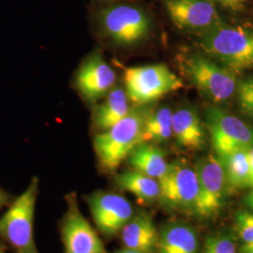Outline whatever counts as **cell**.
Instances as JSON below:
<instances>
[{
	"label": "cell",
	"instance_id": "cb8c5ba5",
	"mask_svg": "<svg viewBox=\"0 0 253 253\" xmlns=\"http://www.w3.org/2000/svg\"><path fill=\"white\" fill-rule=\"evenodd\" d=\"M235 230L244 244L253 243V213L239 211L235 216Z\"/></svg>",
	"mask_w": 253,
	"mask_h": 253
},
{
	"label": "cell",
	"instance_id": "5b68a950",
	"mask_svg": "<svg viewBox=\"0 0 253 253\" xmlns=\"http://www.w3.org/2000/svg\"><path fill=\"white\" fill-rule=\"evenodd\" d=\"M182 67L192 84L212 101L223 103L234 96L236 74L214 59L191 54L184 59Z\"/></svg>",
	"mask_w": 253,
	"mask_h": 253
},
{
	"label": "cell",
	"instance_id": "4dcf8cb0",
	"mask_svg": "<svg viewBox=\"0 0 253 253\" xmlns=\"http://www.w3.org/2000/svg\"><path fill=\"white\" fill-rule=\"evenodd\" d=\"M7 251H8V247L0 241V253H7Z\"/></svg>",
	"mask_w": 253,
	"mask_h": 253
},
{
	"label": "cell",
	"instance_id": "4316f807",
	"mask_svg": "<svg viewBox=\"0 0 253 253\" xmlns=\"http://www.w3.org/2000/svg\"><path fill=\"white\" fill-rule=\"evenodd\" d=\"M240 253H253V243H249V244H244L240 247L239 249Z\"/></svg>",
	"mask_w": 253,
	"mask_h": 253
},
{
	"label": "cell",
	"instance_id": "ffe728a7",
	"mask_svg": "<svg viewBox=\"0 0 253 253\" xmlns=\"http://www.w3.org/2000/svg\"><path fill=\"white\" fill-rule=\"evenodd\" d=\"M218 159L224 169L227 194L249 188L252 168L248 150H237Z\"/></svg>",
	"mask_w": 253,
	"mask_h": 253
},
{
	"label": "cell",
	"instance_id": "2e32d148",
	"mask_svg": "<svg viewBox=\"0 0 253 253\" xmlns=\"http://www.w3.org/2000/svg\"><path fill=\"white\" fill-rule=\"evenodd\" d=\"M172 135L178 145L190 150L203 149L206 133L199 116L193 109L184 107L172 113Z\"/></svg>",
	"mask_w": 253,
	"mask_h": 253
},
{
	"label": "cell",
	"instance_id": "4fadbf2b",
	"mask_svg": "<svg viewBox=\"0 0 253 253\" xmlns=\"http://www.w3.org/2000/svg\"><path fill=\"white\" fill-rule=\"evenodd\" d=\"M117 81L115 71L98 53L89 55L76 76V86L88 100H96L111 90Z\"/></svg>",
	"mask_w": 253,
	"mask_h": 253
},
{
	"label": "cell",
	"instance_id": "f1b7e54d",
	"mask_svg": "<svg viewBox=\"0 0 253 253\" xmlns=\"http://www.w3.org/2000/svg\"><path fill=\"white\" fill-rule=\"evenodd\" d=\"M248 156H249V160H250V164H251V168L252 170L253 169V146L252 148H250L248 150ZM252 173V172H251Z\"/></svg>",
	"mask_w": 253,
	"mask_h": 253
},
{
	"label": "cell",
	"instance_id": "d4e9b609",
	"mask_svg": "<svg viewBox=\"0 0 253 253\" xmlns=\"http://www.w3.org/2000/svg\"><path fill=\"white\" fill-rule=\"evenodd\" d=\"M217 2L224 8L233 11H241L245 9L247 0H210Z\"/></svg>",
	"mask_w": 253,
	"mask_h": 253
},
{
	"label": "cell",
	"instance_id": "484cf974",
	"mask_svg": "<svg viewBox=\"0 0 253 253\" xmlns=\"http://www.w3.org/2000/svg\"><path fill=\"white\" fill-rule=\"evenodd\" d=\"M13 199L14 198L9 194L8 191H6L0 187V210H2L3 208H8Z\"/></svg>",
	"mask_w": 253,
	"mask_h": 253
},
{
	"label": "cell",
	"instance_id": "5bb4252c",
	"mask_svg": "<svg viewBox=\"0 0 253 253\" xmlns=\"http://www.w3.org/2000/svg\"><path fill=\"white\" fill-rule=\"evenodd\" d=\"M124 247L141 253H157L159 232L146 213L133 215L120 232Z\"/></svg>",
	"mask_w": 253,
	"mask_h": 253
},
{
	"label": "cell",
	"instance_id": "d6986e66",
	"mask_svg": "<svg viewBox=\"0 0 253 253\" xmlns=\"http://www.w3.org/2000/svg\"><path fill=\"white\" fill-rule=\"evenodd\" d=\"M118 188L132 193L143 204H151L159 199L160 184L158 179L135 170L118 173L115 177Z\"/></svg>",
	"mask_w": 253,
	"mask_h": 253
},
{
	"label": "cell",
	"instance_id": "9c48e42d",
	"mask_svg": "<svg viewBox=\"0 0 253 253\" xmlns=\"http://www.w3.org/2000/svg\"><path fill=\"white\" fill-rule=\"evenodd\" d=\"M100 22L106 35L120 45L137 43L150 31V22L145 12L128 5L104 9L100 14Z\"/></svg>",
	"mask_w": 253,
	"mask_h": 253
},
{
	"label": "cell",
	"instance_id": "9a60e30c",
	"mask_svg": "<svg viewBox=\"0 0 253 253\" xmlns=\"http://www.w3.org/2000/svg\"><path fill=\"white\" fill-rule=\"evenodd\" d=\"M198 235L190 224L174 220L161 228L157 253H198Z\"/></svg>",
	"mask_w": 253,
	"mask_h": 253
},
{
	"label": "cell",
	"instance_id": "e0dca14e",
	"mask_svg": "<svg viewBox=\"0 0 253 253\" xmlns=\"http://www.w3.org/2000/svg\"><path fill=\"white\" fill-rule=\"evenodd\" d=\"M130 109L126 90L122 87H114L109 91L105 100L95 110L94 125L101 132L105 131L125 118Z\"/></svg>",
	"mask_w": 253,
	"mask_h": 253
},
{
	"label": "cell",
	"instance_id": "83f0119b",
	"mask_svg": "<svg viewBox=\"0 0 253 253\" xmlns=\"http://www.w3.org/2000/svg\"><path fill=\"white\" fill-rule=\"evenodd\" d=\"M244 202L247 207L253 211V190L245 197Z\"/></svg>",
	"mask_w": 253,
	"mask_h": 253
},
{
	"label": "cell",
	"instance_id": "7402d4cb",
	"mask_svg": "<svg viewBox=\"0 0 253 253\" xmlns=\"http://www.w3.org/2000/svg\"><path fill=\"white\" fill-rule=\"evenodd\" d=\"M203 253H237L235 235L227 232L209 235Z\"/></svg>",
	"mask_w": 253,
	"mask_h": 253
},
{
	"label": "cell",
	"instance_id": "6da1fadb",
	"mask_svg": "<svg viewBox=\"0 0 253 253\" xmlns=\"http://www.w3.org/2000/svg\"><path fill=\"white\" fill-rule=\"evenodd\" d=\"M149 110L142 107L130 109L118 124L94 138V150L100 167L114 172L136 146L143 143L145 120Z\"/></svg>",
	"mask_w": 253,
	"mask_h": 253
},
{
	"label": "cell",
	"instance_id": "3957f363",
	"mask_svg": "<svg viewBox=\"0 0 253 253\" xmlns=\"http://www.w3.org/2000/svg\"><path fill=\"white\" fill-rule=\"evenodd\" d=\"M38 194L39 179L33 177L0 217V241L14 253H39L34 235Z\"/></svg>",
	"mask_w": 253,
	"mask_h": 253
},
{
	"label": "cell",
	"instance_id": "277c9868",
	"mask_svg": "<svg viewBox=\"0 0 253 253\" xmlns=\"http://www.w3.org/2000/svg\"><path fill=\"white\" fill-rule=\"evenodd\" d=\"M124 81L128 100L140 106L183 87V82L164 64L127 68Z\"/></svg>",
	"mask_w": 253,
	"mask_h": 253
},
{
	"label": "cell",
	"instance_id": "7c38bea8",
	"mask_svg": "<svg viewBox=\"0 0 253 253\" xmlns=\"http://www.w3.org/2000/svg\"><path fill=\"white\" fill-rule=\"evenodd\" d=\"M165 6L171 21L181 29L205 31L221 24L210 0H167Z\"/></svg>",
	"mask_w": 253,
	"mask_h": 253
},
{
	"label": "cell",
	"instance_id": "1f68e13d",
	"mask_svg": "<svg viewBox=\"0 0 253 253\" xmlns=\"http://www.w3.org/2000/svg\"><path fill=\"white\" fill-rule=\"evenodd\" d=\"M249 188H253V169L252 170V173H251V179H250Z\"/></svg>",
	"mask_w": 253,
	"mask_h": 253
},
{
	"label": "cell",
	"instance_id": "44dd1931",
	"mask_svg": "<svg viewBox=\"0 0 253 253\" xmlns=\"http://www.w3.org/2000/svg\"><path fill=\"white\" fill-rule=\"evenodd\" d=\"M172 113L166 106L148 112L143 130V143H163L172 137Z\"/></svg>",
	"mask_w": 253,
	"mask_h": 253
},
{
	"label": "cell",
	"instance_id": "30bf717a",
	"mask_svg": "<svg viewBox=\"0 0 253 253\" xmlns=\"http://www.w3.org/2000/svg\"><path fill=\"white\" fill-rule=\"evenodd\" d=\"M67 210L61 222L64 253H107L102 240L83 215L76 197H67Z\"/></svg>",
	"mask_w": 253,
	"mask_h": 253
},
{
	"label": "cell",
	"instance_id": "ac0fdd59",
	"mask_svg": "<svg viewBox=\"0 0 253 253\" xmlns=\"http://www.w3.org/2000/svg\"><path fill=\"white\" fill-rule=\"evenodd\" d=\"M127 160L133 170L155 179H160L169 167L165 153L160 147L149 143L137 145Z\"/></svg>",
	"mask_w": 253,
	"mask_h": 253
},
{
	"label": "cell",
	"instance_id": "7a4b0ae2",
	"mask_svg": "<svg viewBox=\"0 0 253 253\" xmlns=\"http://www.w3.org/2000/svg\"><path fill=\"white\" fill-rule=\"evenodd\" d=\"M200 45L235 74L253 68V29L219 24L203 31Z\"/></svg>",
	"mask_w": 253,
	"mask_h": 253
},
{
	"label": "cell",
	"instance_id": "f546056e",
	"mask_svg": "<svg viewBox=\"0 0 253 253\" xmlns=\"http://www.w3.org/2000/svg\"><path fill=\"white\" fill-rule=\"evenodd\" d=\"M139 253V252H136V251H133V250H129V249H126V248H124V249H122V250H119L118 251L117 253Z\"/></svg>",
	"mask_w": 253,
	"mask_h": 253
},
{
	"label": "cell",
	"instance_id": "52a82bcc",
	"mask_svg": "<svg viewBox=\"0 0 253 253\" xmlns=\"http://www.w3.org/2000/svg\"><path fill=\"white\" fill-rule=\"evenodd\" d=\"M212 146L218 158L253 146V126L217 106L206 110Z\"/></svg>",
	"mask_w": 253,
	"mask_h": 253
},
{
	"label": "cell",
	"instance_id": "603a6c76",
	"mask_svg": "<svg viewBox=\"0 0 253 253\" xmlns=\"http://www.w3.org/2000/svg\"><path fill=\"white\" fill-rule=\"evenodd\" d=\"M236 94L241 110L253 118V76L237 82Z\"/></svg>",
	"mask_w": 253,
	"mask_h": 253
},
{
	"label": "cell",
	"instance_id": "8fae6325",
	"mask_svg": "<svg viewBox=\"0 0 253 253\" xmlns=\"http://www.w3.org/2000/svg\"><path fill=\"white\" fill-rule=\"evenodd\" d=\"M92 218L100 233L107 237L120 234L133 217V208L126 197L108 191H96L86 197Z\"/></svg>",
	"mask_w": 253,
	"mask_h": 253
},
{
	"label": "cell",
	"instance_id": "8992f818",
	"mask_svg": "<svg viewBox=\"0 0 253 253\" xmlns=\"http://www.w3.org/2000/svg\"><path fill=\"white\" fill-rule=\"evenodd\" d=\"M160 195L158 201L163 208L197 216L199 183L194 168L184 163H172L158 179Z\"/></svg>",
	"mask_w": 253,
	"mask_h": 253
},
{
	"label": "cell",
	"instance_id": "ba28073f",
	"mask_svg": "<svg viewBox=\"0 0 253 253\" xmlns=\"http://www.w3.org/2000/svg\"><path fill=\"white\" fill-rule=\"evenodd\" d=\"M194 169L199 183L197 217H216L223 207L227 195L222 163L217 155L210 154L201 159Z\"/></svg>",
	"mask_w": 253,
	"mask_h": 253
}]
</instances>
